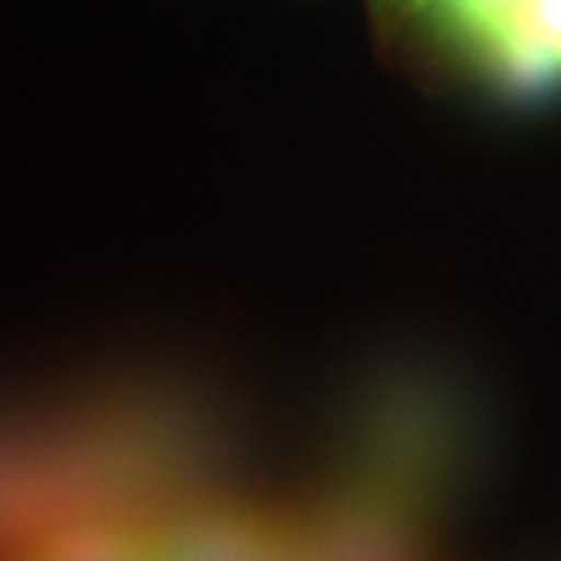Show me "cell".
<instances>
[{
	"mask_svg": "<svg viewBox=\"0 0 561 561\" xmlns=\"http://www.w3.org/2000/svg\"><path fill=\"white\" fill-rule=\"evenodd\" d=\"M273 561H307L305 553H301L297 546H294L289 538H286V543L280 546V551L273 557Z\"/></svg>",
	"mask_w": 561,
	"mask_h": 561,
	"instance_id": "cell-4",
	"label": "cell"
},
{
	"mask_svg": "<svg viewBox=\"0 0 561 561\" xmlns=\"http://www.w3.org/2000/svg\"><path fill=\"white\" fill-rule=\"evenodd\" d=\"M466 32L517 73H561V0H489Z\"/></svg>",
	"mask_w": 561,
	"mask_h": 561,
	"instance_id": "cell-1",
	"label": "cell"
},
{
	"mask_svg": "<svg viewBox=\"0 0 561 561\" xmlns=\"http://www.w3.org/2000/svg\"><path fill=\"white\" fill-rule=\"evenodd\" d=\"M26 561H153V533L125 525H87L42 543Z\"/></svg>",
	"mask_w": 561,
	"mask_h": 561,
	"instance_id": "cell-3",
	"label": "cell"
},
{
	"mask_svg": "<svg viewBox=\"0 0 561 561\" xmlns=\"http://www.w3.org/2000/svg\"><path fill=\"white\" fill-rule=\"evenodd\" d=\"M284 543L261 517L221 512L153 533V561H273Z\"/></svg>",
	"mask_w": 561,
	"mask_h": 561,
	"instance_id": "cell-2",
	"label": "cell"
}]
</instances>
